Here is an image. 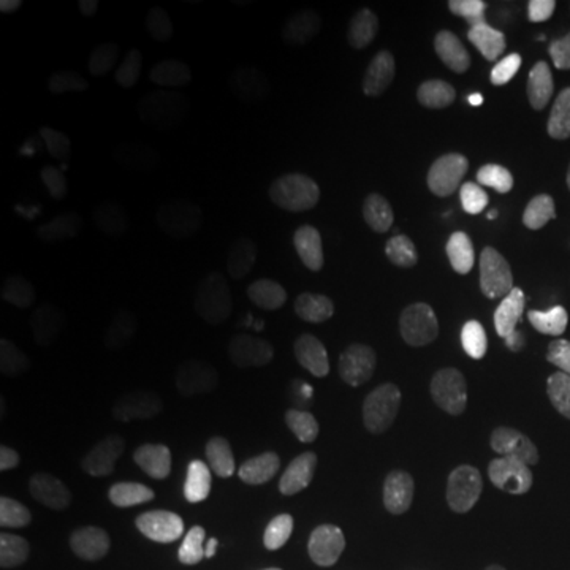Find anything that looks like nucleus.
I'll return each instance as SVG.
<instances>
[{
    "label": "nucleus",
    "instance_id": "nucleus-13",
    "mask_svg": "<svg viewBox=\"0 0 570 570\" xmlns=\"http://www.w3.org/2000/svg\"><path fill=\"white\" fill-rule=\"evenodd\" d=\"M138 377L130 354H109L63 377L61 394L75 404H96L130 394Z\"/></svg>",
    "mask_w": 570,
    "mask_h": 570
},
{
    "label": "nucleus",
    "instance_id": "nucleus-12",
    "mask_svg": "<svg viewBox=\"0 0 570 570\" xmlns=\"http://www.w3.org/2000/svg\"><path fill=\"white\" fill-rule=\"evenodd\" d=\"M491 523L515 539H539L558 523V508L547 494L508 487L491 499Z\"/></svg>",
    "mask_w": 570,
    "mask_h": 570
},
{
    "label": "nucleus",
    "instance_id": "nucleus-16",
    "mask_svg": "<svg viewBox=\"0 0 570 570\" xmlns=\"http://www.w3.org/2000/svg\"><path fill=\"white\" fill-rule=\"evenodd\" d=\"M3 499L32 515H48L59 504V481L38 460H13L6 470Z\"/></svg>",
    "mask_w": 570,
    "mask_h": 570
},
{
    "label": "nucleus",
    "instance_id": "nucleus-18",
    "mask_svg": "<svg viewBox=\"0 0 570 570\" xmlns=\"http://www.w3.org/2000/svg\"><path fill=\"white\" fill-rule=\"evenodd\" d=\"M148 138L140 127L122 117L90 119L80 127V148L90 159H104L109 154H140Z\"/></svg>",
    "mask_w": 570,
    "mask_h": 570
},
{
    "label": "nucleus",
    "instance_id": "nucleus-8",
    "mask_svg": "<svg viewBox=\"0 0 570 570\" xmlns=\"http://www.w3.org/2000/svg\"><path fill=\"white\" fill-rule=\"evenodd\" d=\"M190 267L214 283L252 285L265 275L267 256L246 238H202L190 246Z\"/></svg>",
    "mask_w": 570,
    "mask_h": 570
},
{
    "label": "nucleus",
    "instance_id": "nucleus-26",
    "mask_svg": "<svg viewBox=\"0 0 570 570\" xmlns=\"http://www.w3.org/2000/svg\"><path fill=\"white\" fill-rule=\"evenodd\" d=\"M383 570H446L444 566H436V562H428V560H420V558H407V554H402V558H394L386 562V568Z\"/></svg>",
    "mask_w": 570,
    "mask_h": 570
},
{
    "label": "nucleus",
    "instance_id": "nucleus-14",
    "mask_svg": "<svg viewBox=\"0 0 570 570\" xmlns=\"http://www.w3.org/2000/svg\"><path fill=\"white\" fill-rule=\"evenodd\" d=\"M412 497L439 518H462L479 502V487L454 465L423 468L412 479Z\"/></svg>",
    "mask_w": 570,
    "mask_h": 570
},
{
    "label": "nucleus",
    "instance_id": "nucleus-5",
    "mask_svg": "<svg viewBox=\"0 0 570 570\" xmlns=\"http://www.w3.org/2000/svg\"><path fill=\"white\" fill-rule=\"evenodd\" d=\"M383 151L396 167L407 173H431L439 169L449 156L446 127L433 114L425 111H402L394 114L381 130Z\"/></svg>",
    "mask_w": 570,
    "mask_h": 570
},
{
    "label": "nucleus",
    "instance_id": "nucleus-3",
    "mask_svg": "<svg viewBox=\"0 0 570 570\" xmlns=\"http://www.w3.org/2000/svg\"><path fill=\"white\" fill-rule=\"evenodd\" d=\"M327 523L348 541H370L389 520V497L375 460L365 452L344 458L331 473L323 502Z\"/></svg>",
    "mask_w": 570,
    "mask_h": 570
},
{
    "label": "nucleus",
    "instance_id": "nucleus-15",
    "mask_svg": "<svg viewBox=\"0 0 570 570\" xmlns=\"http://www.w3.org/2000/svg\"><path fill=\"white\" fill-rule=\"evenodd\" d=\"M248 132L262 142L275 146H302L317 138V111L302 98H277L256 109L248 119Z\"/></svg>",
    "mask_w": 570,
    "mask_h": 570
},
{
    "label": "nucleus",
    "instance_id": "nucleus-20",
    "mask_svg": "<svg viewBox=\"0 0 570 570\" xmlns=\"http://www.w3.org/2000/svg\"><path fill=\"white\" fill-rule=\"evenodd\" d=\"M198 96V77L196 71H173V75L161 77L151 88L148 96V119L156 127H173L188 117L194 109V101Z\"/></svg>",
    "mask_w": 570,
    "mask_h": 570
},
{
    "label": "nucleus",
    "instance_id": "nucleus-19",
    "mask_svg": "<svg viewBox=\"0 0 570 570\" xmlns=\"http://www.w3.org/2000/svg\"><path fill=\"white\" fill-rule=\"evenodd\" d=\"M235 109H238V90H235L233 82L219 80L209 90V96L204 98L202 109H198L194 122H190L194 138L206 148L223 146L233 132Z\"/></svg>",
    "mask_w": 570,
    "mask_h": 570
},
{
    "label": "nucleus",
    "instance_id": "nucleus-27",
    "mask_svg": "<svg viewBox=\"0 0 570 570\" xmlns=\"http://www.w3.org/2000/svg\"><path fill=\"white\" fill-rule=\"evenodd\" d=\"M491 570H537L531 566V562H525L523 558H515V554H508V558H502L497 562Z\"/></svg>",
    "mask_w": 570,
    "mask_h": 570
},
{
    "label": "nucleus",
    "instance_id": "nucleus-21",
    "mask_svg": "<svg viewBox=\"0 0 570 570\" xmlns=\"http://www.w3.org/2000/svg\"><path fill=\"white\" fill-rule=\"evenodd\" d=\"M67 227L75 238L77 252L82 254V259L88 265H96L101 269H111L119 259V238L117 230L106 223V219L92 217L85 212H69L67 214Z\"/></svg>",
    "mask_w": 570,
    "mask_h": 570
},
{
    "label": "nucleus",
    "instance_id": "nucleus-17",
    "mask_svg": "<svg viewBox=\"0 0 570 570\" xmlns=\"http://www.w3.org/2000/svg\"><path fill=\"white\" fill-rule=\"evenodd\" d=\"M230 550V533L223 520L204 515L190 523L175 547L173 570H219Z\"/></svg>",
    "mask_w": 570,
    "mask_h": 570
},
{
    "label": "nucleus",
    "instance_id": "nucleus-25",
    "mask_svg": "<svg viewBox=\"0 0 570 570\" xmlns=\"http://www.w3.org/2000/svg\"><path fill=\"white\" fill-rule=\"evenodd\" d=\"M38 11V3L35 0H3L0 3V19L3 21H24L30 19L32 13Z\"/></svg>",
    "mask_w": 570,
    "mask_h": 570
},
{
    "label": "nucleus",
    "instance_id": "nucleus-23",
    "mask_svg": "<svg viewBox=\"0 0 570 570\" xmlns=\"http://www.w3.org/2000/svg\"><path fill=\"white\" fill-rule=\"evenodd\" d=\"M67 296L77 315H80L85 331L96 333V336L109 331L114 323V304L101 281L88 275L71 277L67 285Z\"/></svg>",
    "mask_w": 570,
    "mask_h": 570
},
{
    "label": "nucleus",
    "instance_id": "nucleus-1",
    "mask_svg": "<svg viewBox=\"0 0 570 570\" xmlns=\"http://www.w3.org/2000/svg\"><path fill=\"white\" fill-rule=\"evenodd\" d=\"M315 169L291 151L248 154L230 169V194L246 209L265 217L294 214L312 194Z\"/></svg>",
    "mask_w": 570,
    "mask_h": 570
},
{
    "label": "nucleus",
    "instance_id": "nucleus-2",
    "mask_svg": "<svg viewBox=\"0 0 570 570\" xmlns=\"http://www.w3.org/2000/svg\"><path fill=\"white\" fill-rule=\"evenodd\" d=\"M449 333L481 354L515 352L531 338L533 315L523 298L502 288L470 291L446 317Z\"/></svg>",
    "mask_w": 570,
    "mask_h": 570
},
{
    "label": "nucleus",
    "instance_id": "nucleus-9",
    "mask_svg": "<svg viewBox=\"0 0 570 570\" xmlns=\"http://www.w3.org/2000/svg\"><path fill=\"white\" fill-rule=\"evenodd\" d=\"M109 541V525L90 508L63 510L51 525V547L59 570H90Z\"/></svg>",
    "mask_w": 570,
    "mask_h": 570
},
{
    "label": "nucleus",
    "instance_id": "nucleus-6",
    "mask_svg": "<svg viewBox=\"0 0 570 570\" xmlns=\"http://www.w3.org/2000/svg\"><path fill=\"white\" fill-rule=\"evenodd\" d=\"M537 51V32L518 13L502 17L475 35L470 67L481 77H508Z\"/></svg>",
    "mask_w": 570,
    "mask_h": 570
},
{
    "label": "nucleus",
    "instance_id": "nucleus-22",
    "mask_svg": "<svg viewBox=\"0 0 570 570\" xmlns=\"http://www.w3.org/2000/svg\"><path fill=\"white\" fill-rule=\"evenodd\" d=\"M244 48L252 63L262 69H281L288 61V38L269 11H254L246 19Z\"/></svg>",
    "mask_w": 570,
    "mask_h": 570
},
{
    "label": "nucleus",
    "instance_id": "nucleus-24",
    "mask_svg": "<svg viewBox=\"0 0 570 570\" xmlns=\"http://www.w3.org/2000/svg\"><path fill=\"white\" fill-rule=\"evenodd\" d=\"M164 9H167L164 0H132L130 3L135 24L142 27V30H154L164 17Z\"/></svg>",
    "mask_w": 570,
    "mask_h": 570
},
{
    "label": "nucleus",
    "instance_id": "nucleus-10",
    "mask_svg": "<svg viewBox=\"0 0 570 570\" xmlns=\"http://www.w3.org/2000/svg\"><path fill=\"white\" fill-rule=\"evenodd\" d=\"M156 373L169 389L180 394H209L217 383V362L202 341L177 336L159 344L154 354Z\"/></svg>",
    "mask_w": 570,
    "mask_h": 570
},
{
    "label": "nucleus",
    "instance_id": "nucleus-4",
    "mask_svg": "<svg viewBox=\"0 0 570 570\" xmlns=\"http://www.w3.org/2000/svg\"><path fill=\"white\" fill-rule=\"evenodd\" d=\"M259 370L283 396L312 399L336 381L338 352L312 333H288L262 348Z\"/></svg>",
    "mask_w": 570,
    "mask_h": 570
},
{
    "label": "nucleus",
    "instance_id": "nucleus-7",
    "mask_svg": "<svg viewBox=\"0 0 570 570\" xmlns=\"http://www.w3.org/2000/svg\"><path fill=\"white\" fill-rule=\"evenodd\" d=\"M491 417L508 444L518 452H533L539 446L541 425L537 410V394L525 377L504 375L489 391Z\"/></svg>",
    "mask_w": 570,
    "mask_h": 570
},
{
    "label": "nucleus",
    "instance_id": "nucleus-11",
    "mask_svg": "<svg viewBox=\"0 0 570 570\" xmlns=\"http://www.w3.org/2000/svg\"><path fill=\"white\" fill-rule=\"evenodd\" d=\"M428 428H431V415L425 404L415 394L396 396L377 423V452L389 465H404L423 446Z\"/></svg>",
    "mask_w": 570,
    "mask_h": 570
},
{
    "label": "nucleus",
    "instance_id": "nucleus-28",
    "mask_svg": "<svg viewBox=\"0 0 570 570\" xmlns=\"http://www.w3.org/2000/svg\"><path fill=\"white\" fill-rule=\"evenodd\" d=\"M0 570H19V568H13V566H0Z\"/></svg>",
    "mask_w": 570,
    "mask_h": 570
}]
</instances>
